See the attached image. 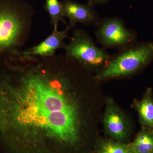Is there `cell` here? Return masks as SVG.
Instances as JSON below:
<instances>
[{"instance_id": "6da1fadb", "label": "cell", "mask_w": 153, "mask_h": 153, "mask_svg": "<svg viewBox=\"0 0 153 153\" xmlns=\"http://www.w3.org/2000/svg\"><path fill=\"white\" fill-rule=\"evenodd\" d=\"M72 88L64 74L38 61L0 74V137L12 152L46 138L64 144L76 142L78 111L65 95Z\"/></svg>"}, {"instance_id": "7a4b0ae2", "label": "cell", "mask_w": 153, "mask_h": 153, "mask_svg": "<svg viewBox=\"0 0 153 153\" xmlns=\"http://www.w3.org/2000/svg\"><path fill=\"white\" fill-rule=\"evenodd\" d=\"M35 14L33 6L24 0H0V63L22 53Z\"/></svg>"}, {"instance_id": "3957f363", "label": "cell", "mask_w": 153, "mask_h": 153, "mask_svg": "<svg viewBox=\"0 0 153 153\" xmlns=\"http://www.w3.org/2000/svg\"><path fill=\"white\" fill-rule=\"evenodd\" d=\"M153 60V42L135 44L111 55L104 68L95 76L97 81L133 75Z\"/></svg>"}, {"instance_id": "277c9868", "label": "cell", "mask_w": 153, "mask_h": 153, "mask_svg": "<svg viewBox=\"0 0 153 153\" xmlns=\"http://www.w3.org/2000/svg\"><path fill=\"white\" fill-rule=\"evenodd\" d=\"M64 49L68 59L84 68L96 70L97 73L106 66L111 56L103 48L97 47L92 37L82 29L73 31Z\"/></svg>"}, {"instance_id": "5b68a950", "label": "cell", "mask_w": 153, "mask_h": 153, "mask_svg": "<svg viewBox=\"0 0 153 153\" xmlns=\"http://www.w3.org/2000/svg\"><path fill=\"white\" fill-rule=\"evenodd\" d=\"M95 36L103 49L119 51L137 43V33L129 29L121 18L105 17L97 26Z\"/></svg>"}, {"instance_id": "8992f818", "label": "cell", "mask_w": 153, "mask_h": 153, "mask_svg": "<svg viewBox=\"0 0 153 153\" xmlns=\"http://www.w3.org/2000/svg\"><path fill=\"white\" fill-rule=\"evenodd\" d=\"M64 17L69 19L67 26L70 29L76 23L85 26H97L101 19L94 7L88 4H79L72 0H63L62 2Z\"/></svg>"}, {"instance_id": "52a82bcc", "label": "cell", "mask_w": 153, "mask_h": 153, "mask_svg": "<svg viewBox=\"0 0 153 153\" xmlns=\"http://www.w3.org/2000/svg\"><path fill=\"white\" fill-rule=\"evenodd\" d=\"M71 29L66 26L62 31L53 29L52 33L44 41L34 47L24 49L21 53L27 57H49L56 55V52L60 49H64L66 44L64 41L69 38L68 34Z\"/></svg>"}, {"instance_id": "ba28073f", "label": "cell", "mask_w": 153, "mask_h": 153, "mask_svg": "<svg viewBox=\"0 0 153 153\" xmlns=\"http://www.w3.org/2000/svg\"><path fill=\"white\" fill-rule=\"evenodd\" d=\"M103 121L105 131L109 135L120 141L126 139L128 124L123 113L111 100L107 102Z\"/></svg>"}, {"instance_id": "9c48e42d", "label": "cell", "mask_w": 153, "mask_h": 153, "mask_svg": "<svg viewBox=\"0 0 153 153\" xmlns=\"http://www.w3.org/2000/svg\"><path fill=\"white\" fill-rule=\"evenodd\" d=\"M143 128L153 130V97L152 90H147L142 99L134 102Z\"/></svg>"}, {"instance_id": "30bf717a", "label": "cell", "mask_w": 153, "mask_h": 153, "mask_svg": "<svg viewBox=\"0 0 153 153\" xmlns=\"http://www.w3.org/2000/svg\"><path fill=\"white\" fill-rule=\"evenodd\" d=\"M130 145L133 153H153V130L143 128Z\"/></svg>"}, {"instance_id": "8fae6325", "label": "cell", "mask_w": 153, "mask_h": 153, "mask_svg": "<svg viewBox=\"0 0 153 153\" xmlns=\"http://www.w3.org/2000/svg\"><path fill=\"white\" fill-rule=\"evenodd\" d=\"M44 8L49 15L50 24L53 26V29H58L60 22L67 26L64 19L62 3L59 0H45Z\"/></svg>"}, {"instance_id": "7c38bea8", "label": "cell", "mask_w": 153, "mask_h": 153, "mask_svg": "<svg viewBox=\"0 0 153 153\" xmlns=\"http://www.w3.org/2000/svg\"><path fill=\"white\" fill-rule=\"evenodd\" d=\"M98 153H133L130 144H124L111 141L102 142L100 145Z\"/></svg>"}, {"instance_id": "4fadbf2b", "label": "cell", "mask_w": 153, "mask_h": 153, "mask_svg": "<svg viewBox=\"0 0 153 153\" xmlns=\"http://www.w3.org/2000/svg\"><path fill=\"white\" fill-rule=\"evenodd\" d=\"M110 0H88L87 4L94 7L97 5H104L108 3Z\"/></svg>"}]
</instances>
